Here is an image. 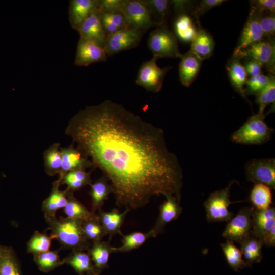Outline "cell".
Here are the masks:
<instances>
[{
	"label": "cell",
	"instance_id": "32",
	"mask_svg": "<svg viewBox=\"0 0 275 275\" xmlns=\"http://www.w3.org/2000/svg\"><path fill=\"white\" fill-rule=\"evenodd\" d=\"M271 189L267 186L256 183L251 190L250 200L257 209H266L271 207L272 200Z\"/></svg>",
	"mask_w": 275,
	"mask_h": 275
},
{
	"label": "cell",
	"instance_id": "30",
	"mask_svg": "<svg viewBox=\"0 0 275 275\" xmlns=\"http://www.w3.org/2000/svg\"><path fill=\"white\" fill-rule=\"evenodd\" d=\"M43 160L45 171L49 176L59 174L62 166V157L60 144L55 143L43 152Z\"/></svg>",
	"mask_w": 275,
	"mask_h": 275
},
{
	"label": "cell",
	"instance_id": "6",
	"mask_svg": "<svg viewBox=\"0 0 275 275\" xmlns=\"http://www.w3.org/2000/svg\"><path fill=\"white\" fill-rule=\"evenodd\" d=\"M122 11L129 28L144 34L153 26L150 11L145 0H125Z\"/></svg>",
	"mask_w": 275,
	"mask_h": 275
},
{
	"label": "cell",
	"instance_id": "21",
	"mask_svg": "<svg viewBox=\"0 0 275 275\" xmlns=\"http://www.w3.org/2000/svg\"><path fill=\"white\" fill-rule=\"evenodd\" d=\"M214 47L212 36L199 23L196 35L190 42V51L203 61L212 55Z\"/></svg>",
	"mask_w": 275,
	"mask_h": 275
},
{
	"label": "cell",
	"instance_id": "42",
	"mask_svg": "<svg viewBox=\"0 0 275 275\" xmlns=\"http://www.w3.org/2000/svg\"><path fill=\"white\" fill-rule=\"evenodd\" d=\"M274 75H265L263 74L255 77H250L245 83V95H256L270 81L271 77Z\"/></svg>",
	"mask_w": 275,
	"mask_h": 275
},
{
	"label": "cell",
	"instance_id": "7",
	"mask_svg": "<svg viewBox=\"0 0 275 275\" xmlns=\"http://www.w3.org/2000/svg\"><path fill=\"white\" fill-rule=\"evenodd\" d=\"M235 56L253 59L270 74L275 73V43L274 39L263 38L239 52Z\"/></svg>",
	"mask_w": 275,
	"mask_h": 275
},
{
	"label": "cell",
	"instance_id": "47",
	"mask_svg": "<svg viewBox=\"0 0 275 275\" xmlns=\"http://www.w3.org/2000/svg\"><path fill=\"white\" fill-rule=\"evenodd\" d=\"M251 8H253L261 13L275 12L274 0H253L250 1Z\"/></svg>",
	"mask_w": 275,
	"mask_h": 275
},
{
	"label": "cell",
	"instance_id": "39",
	"mask_svg": "<svg viewBox=\"0 0 275 275\" xmlns=\"http://www.w3.org/2000/svg\"><path fill=\"white\" fill-rule=\"evenodd\" d=\"M13 249L6 246L0 261V275H21Z\"/></svg>",
	"mask_w": 275,
	"mask_h": 275
},
{
	"label": "cell",
	"instance_id": "48",
	"mask_svg": "<svg viewBox=\"0 0 275 275\" xmlns=\"http://www.w3.org/2000/svg\"><path fill=\"white\" fill-rule=\"evenodd\" d=\"M246 59L247 60L244 63L243 66L248 75H249L250 77L257 76L262 74V67L259 63L253 59Z\"/></svg>",
	"mask_w": 275,
	"mask_h": 275
},
{
	"label": "cell",
	"instance_id": "40",
	"mask_svg": "<svg viewBox=\"0 0 275 275\" xmlns=\"http://www.w3.org/2000/svg\"><path fill=\"white\" fill-rule=\"evenodd\" d=\"M33 256L34 261L43 270H50L61 263L58 250H49Z\"/></svg>",
	"mask_w": 275,
	"mask_h": 275
},
{
	"label": "cell",
	"instance_id": "38",
	"mask_svg": "<svg viewBox=\"0 0 275 275\" xmlns=\"http://www.w3.org/2000/svg\"><path fill=\"white\" fill-rule=\"evenodd\" d=\"M82 228L86 238L92 243L101 241L106 236L98 215L94 218L82 221Z\"/></svg>",
	"mask_w": 275,
	"mask_h": 275
},
{
	"label": "cell",
	"instance_id": "9",
	"mask_svg": "<svg viewBox=\"0 0 275 275\" xmlns=\"http://www.w3.org/2000/svg\"><path fill=\"white\" fill-rule=\"evenodd\" d=\"M253 210V207L242 208L236 215L228 221L222 237L238 243L251 235Z\"/></svg>",
	"mask_w": 275,
	"mask_h": 275
},
{
	"label": "cell",
	"instance_id": "36",
	"mask_svg": "<svg viewBox=\"0 0 275 275\" xmlns=\"http://www.w3.org/2000/svg\"><path fill=\"white\" fill-rule=\"evenodd\" d=\"M79 273L93 271L92 260L88 252L85 251H72L64 260Z\"/></svg>",
	"mask_w": 275,
	"mask_h": 275
},
{
	"label": "cell",
	"instance_id": "22",
	"mask_svg": "<svg viewBox=\"0 0 275 275\" xmlns=\"http://www.w3.org/2000/svg\"><path fill=\"white\" fill-rule=\"evenodd\" d=\"M128 212V210H125L120 212L117 209H113L110 211H104L102 209L98 211L100 222L106 235H109V241L115 235L122 234L121 229Z\"/></svg>",
	"mask_w": 275,
	"mask_h": 275
},
{
	"label": "cell",
	"instance_id": "50",
	"mask_svg": "<svg viewBox=\"0 0 275 275\" xmlns=\"http://www.w3.org/2000/svg\"><path fill=\"white\" fill-rule=\"evenodd\" d=\"M6 246H3L0 245V261L5 252Z\"/></svg>",
	"mask_w": 275,
	"mask_h": 275
},
{
	"label": "cell",
	"instance_id": "49",
	"mask_svg": "<svg viewBox=\"0 0 275 275\" xmlns=\"http://www.w3.org/2000/svg\"><path fill=\"white\" fill-rule=\"evenodd\" d=\"M262 241L263 245L268 247H274L275 245V226L268 232L263 237Z\"/></svg>",
	"mask_w": 275,
	"mask_h": 275
},
{
	"label": "cell",
	"instance_id": "45",
	"mask_svg": "<svg viewBox=\"0 0 275 275\" xmlns=\"http://www.w3.org/2000/svg\"><path fill=\"white\" fill-rule=\"evenodd\" d=\"M125 0H98L97 9L100 12L122 11Z\"/></svg>",
	"mask_w": 275,
	"mask_h": 275
},
{
	"label": "cell",
	"instance_id": "15",
	"mask_svg": "<svg viewBox=\"0 0 275 275\" xmlns=\"http://www.w3.org/2000/svg\"><path fill=\"white\" fill-rule=\"evenodd\" d=\"M77 31L79 38L92 41L104 48L107 35L98 9L83 22Z\"/></svg>",
	"mask_w": 275,
	"mask_h": 275
},
{
	"label": "cell",
	"instance_id": "10",
	"mask_svg": "<svg viewBox=\"0 0 275 275\" xmlns=\"http://www.w3.org/2000/svg\"><path fill=\"white\" fill-rule=\"evenodd\" d=\"M247 180L256 183H261L275 188V159H253L245 166Z\"/></svg>",
	"mask_w": 275,
	"mask_h": 275
},
{
	"label": "cell",
	"instance_id": "37",
	"mask_svg": "<svg viewBox=\"0 0 275 275\" xmlns=\"http://www.w3.org/2000/svg\"><path fill=\"white\" fill-rule=\"evenodd\" d=\"M53 239L51 235L36 231L27 243L28 252L34 255L49 251Z\"/></svg>",
	"mask_w": 275,
	"mask_h": 275
},
{
	"label": "cell",
	"instance_id": "51",
	"mask_svg": "<svg viewBox=\"0 0 275 275\" xmlns=\"http://www.w3.org/2000/svg\"><path fill=\"white\" fill-rule=\"evenodd\" d=\"M93 275H95V274H93Z\"/></svg>",
	"mask_w": 275,
	"mask_h": 275
},
{
	"label": "cell",
	"instance_id": "26",
	"mask_svg": "<svg viewBox=\"0 0 275 275\" xmlns=\"http://www.w3.org/2000/svg\"><path fill=\"white\" fill-rule=\"evenodd\" d=\"M238 243L240 245V250L244 260L250 265L260 262L263 257L262 248V241L252 235L241 240Z\"/></svg>",
	"mask_w": 275,
	"mask_h": 275
},
{
	"label": "cell",
	"instance_id": "27",
	"mask_svg": "<svg viewBox=\"0 0 275 275\" xmlns=\"http://www.w3.org/2000/svg\"><path fill=\"white\" fill-rule=\"evenodd\" d=\"M68 201L64 208V212L67 217L81 221L94 218L97 214L90 211L74 196V192L68 188Z\"/></svg>",
	"mask_w": 275,
	"mask_h": 275
},
{
	"label": "cell",
	"instance_id": "1",
	"mask_svg": "<svg viewBox=\"0 0 275 275\" xmlns=\"http://www.w3.org/2000/svg\"><path fill=\"white\" fill-rule=\"evenodd\" d=\"M111 184L116 205L129 211L155 196L180 202L183 172L164 132L111 100L80 110L65 131Z\"/></svg>",
	"mask_w": 275,
	"mask_h": 275
},
{
	"label": "cell",
	"instance_id": "33",
	"mask_svg": "<svg viewBox=\"0 0 275 275\" xmlns=\"http://www.w3.org/2000/svg\"><path fill=\"white\" fill-rule=\"evenodd\" d=\"M221 247L228 265L235 271L249 266L243 259L240 249L235 246L234 242L226 240L221 244Z\"/></svg>",
	"mask_w": 275,
	"mask_h": 275
},
{
	"label": "cell",
	"instance_id": "5",
	"mask_svg": "<svg viewBox=\"0 0 275 275\" xmlns=\"http://www.w3.org/2000/svg\"><path fill=\"white\" fill-rule=\"evenodd\" d=\"M235 182V180H232L225 188L212 193L204 202L208 222H228L234 216L228 208L233 203L230 199V189Z\"/></svg>",
	"mask_w": 275,
	"mask_h": 275
},
{
	"label": "cell",
	"instance_id": "13",
	"mask_svg": "<svg viewBox=\"0 0 275 275\" xmlns=\"http://www.w3.org/2000/svg\"><path fill=\"white\" fill-rule=\"evenodd\" d=\"M107 55L104 48L97 44L79 38L77 44L74 64L87 66L92 64L105 61Z\"/></svg>",
	"mask_w": 275,
	"mask_h": 275
},
{
	"label": "cell",
	"instance_id": "46",
	"mask_svg": "<svg viewBox=\"0 0 275 275\" xmlns=\"http://www.w3.org/2000/svg\"><path fill=\"white\" fill-rule=\"evenodd\" d=\"M171 2V6L177 15L182 14L190 15L196 4L191 1L174 0Z\"/></svg>",
	"mask_w": 275,
	"mask_h": 275
},
{
	"label": "cell",
	"instance_id": "18",
	"mask_svg": "<svg viewBox=\"0 0 275 275\" xmlns=\"http://www.w3.org/2000/svg\"><path fill=\"white\" fill-rule=\"evenodd\" d=\"M179 64L178 73L180 82L189 87L197 78L203 60L191 51L182 54Z\"/></svg>",
	"mask_w": 275,
	"mask_h": 275
},
{
	"label": "cell",
	"instance_id": "4",
	"mask_svg": "<svg viewBox=\"0 0 275 275\" xmlns=\"http://www.w3.org/2000/svg\"><path fill=\"white\" fill-rule=\"evenodd\" d=\"M148 46L153 56L160 58H181L177 37L167 23L152 31L148 39Z\"/></svg>",
	"mask_w": 275,
	"mask_h": 275
},
{
	"label": "cell",
	"instance_id": "24",
	"mask_svg": "<svg viewBox=\"0 0 275 275\" xmlns=\"http://www.w3.org/2000/svg\"><path fill=\"white\" fill-rule=\"evenodd\" d=\"M194 18L188 14L177 15L174 23L175 35L180 41L190 43L197 32L199 21H194Z\"/></svg>",
	"mask_w": 275,
	"mask_h": 275
},
{
	"label": "cell",
	"instance_id": "44",
	"mask_svg": "<svg viewBox=\"0 0 275 275\" xmlns=\"http://www.w3.org/2000/svg\"><path fill=\"white\" fill-rule=\"evenodd\" d=\"M226 2L224 0H202L196 3L190 15L196 21H199L200 17L210 9L221 5Z\"/></svg>",
	"mask_w": 275,
	"mask_h": 275
},
{
	"label": "cell",
	"instance_id": "8",
	"mask_svg": "<svg viewBox=\"0 0 275 275\" xmlns=\"http://www.w3.org/2000/svg\"><path fill=\"white\" fill-rule=\"evenodd\" d=\"M158 57L153 56L149 60L143 63L139 69L135 82L149 91L159 92L164 77L172 68L171 66L160 68L156 63Z\"/></svg>",
	"mask_w": 275,
	"mask_h": 275
},
{
	"label": "cell",
	"instance_id": "16",
	"mask_svg": "<svg viewBox=\"0 0 275 275\" xmlns=\"http://www.w3.org/2000/svg\"><path fill=\"white\" fill-rule=\"evenodd\" d=\"M62 157L61 170L59 178L62 179L66 173L77 169L92 167V163L88 157L72 144L68 147H60Z\"/></svg>",
	"mask_w": 275,
	"mask_h": 275
},
{
	"label": "cell",
	"instance_id": "29",
	"mask_svg": "<svg viewBox=\"0 0 275 275\" xmlns=\"http://www.w3.org/2000/svg\"><path fill=\"white\" fill-rule=\"evenodd\" d=\"M122 245L119 247H113V253L127 252L138 249L153 236L149 230L147 232L136 231L127 235H121Z\"/></svg>",
	"mask_w": 275,
	"mask_h": 275
},
{
	"label": "cell",
	"instance_id": "25",
	"mask_svg": "<svg viewBox=\"0 0 275 275\" xmlns=\"http://www.w3.org/2000/svg\"><path fill=\"white\" fill-rule=\"evenodd\" d=\"M89 195L91 199L92 212L96 213L101 209L104 202L112 193V189L107 178L102 176L90 185Z\"/></svg>",
	"mask_w": 275,
	"mask_h": 275
},
{
	"label": "cell",
	"instance_id": "34",
	"mask_svg": "<svg viewBox=\"0 0 275 275\" xmlns=\"http://www.w3.org/2000/svg\"><path fill=\"white\" fill-rule=\"evenodd\" d=\"M151 13L153 26H159L167 23V19L171 7V1L145 0Z\"/></svg>",
	"mask_w": 275,
	"mask_h": 275
},
{
	"label": "cell",
	"instance_id": "2",
	"mask_svg": "<svg viewBox=\"0 0 275 275\" xmlns=\"http://www.w3.org/2000/svg\"><path fill=\"white\" fill-rule=\"evenodd\" d=\"M48 229L53 239L63 248L72 251L88 250L91 242L86 238L82 228L81 221L66 217H57L47 220Z\"/></svg>",
	"mask_w": 275,
	"mask_h": 275
},
{
	"label": "cell",
	"instance_id": "23",
	"mask_svg": "<svg viewBox=\"0 0 275 275\" xmlns=\"http://www.w3.org/2000/svg\"><path fill=\"white\" fill-rule=\"evenodd\" d=\"M240 59L237 57L232 56L227 63L226 69L230 81L234 90L245 99L248 100L244 90L248 74L243 64L240 62Z\"/></svg>",
	"mask_w": 275,
	"mask_h": 275
},
{
	"label": "cell",
	"instance_id": "35",
	"mask_svg": "<svg viewBox=\"0 0 275 275\" xmlns=\"http://www.w3.org/2000/svg\"><path fill=\"white\" fill-rule=\"evenodd\" d=\"M99 13L103 29L107 36L122 29L128 28L122 11L99 12Z\"/></svg>",
	"mask_w": 275,
	"mask_h": 275
},
{
	"label": "cell",
	"instance_id": "20",
	"mask_svg": "<svg viewBox=\"0 0 275 275\" xmlns=\"http://www.w3.org/2000/svg\"><path fill=\"white\" fill-rule=\"evenodd\" d=\"M275 226V208L266 209L254 208L252 215V235L262 240L265 235Z\"/></svg>",
	"mask_w": 275,
	"mask_h": 275
},
{
	"label": "cell",
	"instance_id": "41",
	"mask_svg": "<svg viewBox=\"0 0 275 275\" xmlns=\"http://www.w3.org/2000/svg\"><path fill=\"white\" fill-rule=\"evenodd\" d=\"M256 102L259 109H265L266 107L274 103L275 101V78L273 75L268 83L256 95Z\"/></svg>",
	"mask_w": 275,
	"mask_h": 275
},
{
	"label": "cell",
	"instance_id": "28",
	"mask_svg": "<svg viewBox=\"0 0 275 275\" xmlns=\"http://www.w3.org/2000/svg\"><path fill=\"white\" fill-rule=\"evenodd\" d=\"M112 248L109 240H101L92 243L88 249L87 251L97 269H103L107 266L110 255L113 253Z\"/></svg>",
	"mask_w": 275,
	"mask_h": 275
},
{
	"label": "cell",
	"instance_id": "12",
	"mask_svg": "<svg viewBox=\"0 0 275 275\" xmlns=\"http://www.w3.org/2000/svg\"><path fill=\"white\" fill-rule=\"evenodd\" d=\"M262 13L251 8L248 19L242 30L233 56H236L241 51L263 38V32L260 25V18Z\"/></svg>",
	"mask_w": 275,
	"mask_h": 275
},
{
	"label": "cell",
	"instance_id": "43",
	"mask_svg": "<svg viewBox=\"0 0 275 275\" xmlns=\"http://www.w3.org/2000/svg\"><path fill=\"white\" fill-rule=\"evenodd\" d=\"M260 25L263 38L274 39L275 35V12H266L262 13Z\"/></svg>",
	"mask_w": 275,
	"mask_h": 275
},
{
	"label": "cell",
	"instance_id": "19",
	"mask_svg": "<svg viewBox=\"0 0 275 275\" xmlns=\"http://www.w3.org/2000/svg\"><path fill=\"white\" fill-rule=\"evenodd\" d=\"M98 0H71L68 15L71 26L78 30L83 22L97 10Z\"/></svg>",
	"mask_w": 275,
	"mask_h": 275
},
{
	"label": "cell",
	"instance_id": "31",
	"mask_svg": "<svg viewBox=\"0 0 275 275\" xmlns=\"http://www.w3.org/2000/svg\"><path fill=\"white\" fill-rule=\"evenodd\" d=\"M90 172L81 169L70 171L65 174L61 179V185L66 184L70 190L74 191L90 185L92 183Z\"/></svg>",
	"mask_w": 275,
	"mask_h": 275
},
{
	"label": "cell",
	"instance_id": "14",
	"mask_svg": "<svg viewBox=\"0 0 275 275\" xmlns=\"http://www.w3.org/2000/svg\"><path fill=\"white\" fill-rule=\"evenodd\" d=\"M166 200L159 207L158 217L150 230L153 237L162 233L166 225L174 220H176L182 212V208L180 202L173 195H168L164 196Z\"/></svg>",
	"mask_w": 275,
	"mask_h": 275
},
{
	"label": "cell",
	"instance_id": "17",
	"mask_svg": "<svg viewBox=\"0 0 275 275\" xmlns=\"http://www.w3.org/2000/svg\"><path fill=\"white\" fill-rule=\"evenodd\" d=\"M61 180L53 182L50 195L43 201L42 209L46 221L56 217L57 211L64 208L68 201V188L61 190Z\"/></svg>",
	"mask_w": 275,
	"mask_h": 275
},
{
	"label": "cell",
	"instance_id": "3",
	"mask_svg": "<svg viewBox=\"0 0 275 275\" xmlns=\"http://www.w3.org/2000/svg\"><path fill=\"white\" fill-rule=\"evenodd\" d=\"M265 118L264 110L259 109L231 135L232 141L247 145H259L268 141L273 130L265 123Z\"/></svg>",
	"mask_w": 275,
	"mask_h": 275
},
{
	"label": "cell",
	"instance_id": "11",
	"mask_svg": "<svg viewBox=\"0 0 275 275\" xmlns=\"http://www.w3.org/2000/svg\"><path fill=\"white\" fill-rule=\"evenodd\" d=\"M143 33L131 28H126L106 36L104 49L107 56H112L137 46Z\"/></svg>",
	"mask_w": 275,
	"mask_h": 275
}]
</instances>
